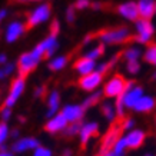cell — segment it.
Masks as SVG:
<instances>
[{"label": "cell", "mask_w": 156, "mask_h": 156, "mask_svg": "<svg viewBox=\"0 0 156 156\" xmlns=\"http://www.w3.org/2000/svg\"><path fill=\"white\" fill-rule=\"evenodd\" d=\"M14 69H16V65L14 63H6L5 66L0 67V80H3V79H6V77H9L10 75H13Z\"/></svg>", "instance_id": "f1b7e54d"}, {"label": "cell", "mask_w": 156, "mask_h": 156, "mask_svg": "<svg viewBox=\"0 0 156 156\" xmlns=\"http://www.w3.org/2000/svg\"><path fill=\"white\" fill-rule=\"evenodd\" d=\"M82 125L80 123H69V126L65 129V135L66 136H75L77 133H80Z\"/></svg>", "instance_id": "4dcf8cb0"}, {"label": "cell", "mask_w": 156, "mask_h": 156, "mask_svg": "<svg viewBox=\"0 0 156 156\" xmlns=\"http://www.w3.org/2000/svg\"><path fill=\"white\" fill-rule=\"evenodd\" d=\"M146 156H152V155H146Z\"/></svg>", "instance_id": "681fc988"}, {"label": "cell", "mask_w": 156, "mask_h": 156, "mask_svg": "<svg viewBox=\"0 0 156 156\" xmlns=\"http://www.w3.org/2000/svg\"><path fill=\"white\" fill-rule=\"evenodd\" d=\"M102 95H103V92H92L87 98H86L85 100H83V103H82V106L85 109H87V108H92V106H95L96 103H99V100H100V98H102Z\"/></svg>", "instance_id": "603a6c76"}, {"label": "cell", "mask_w": 156, "mask_h": 156, "mask_svg": "<svg viewBox=\"0 0 156 156\" xmlns=\"http://www.w3.org/2000/svg\"><path fill=\"white\" fill-rule=\"evenodd\" d=\"M92 7L95 10H99L100 7H102V3H98V2H96V3H92Z\"/></svg>", "instance_id": "7bdbcfd3"}, {"label": "cell", "mask_w": 156, "mask_h": 156, "mask_svg": "<svg viewBox=\"0 0 156 156\" xmlns=\"http://www.w3.org/2000/svg\"><path fill=\"white\" fill-rule=\"evenodd\" d=\"M0 156H13V153L7 151H0Z\"/></svg>", "instance_id": "b9f144b4"}, {"label": "cell", "mask_w": 156, "mask_h": 156, "mask_svg": "<svg viewBox=\"0 0 156 156\" xmlns=\"http://www.w3.org/2000/svg\"><path fill=\"white\" fill-rule=\"evenodd\" d=\"M92 39H93V36H92V34H89V36H86V37L83 39V43H85V44H87V43H89L90 40H92Z\"/></svg>", "instance_id": "ee69618b"}, {"label": "cell", "mask_w": 156, "mask_h": 156, "mask_svg": "<svg viewBox=\"0 0 156 156\" xmlns=\"http://www.w3.org/2000/svg\"><path fill=\"white\" fill-rule=\"evenodd\" d=\"M85 110L86 109L82 105H66L62 109L60 113L66 118L69 123H80L82 118L85 115Z\"/></svg>", "instance_id": "8fae6325"}, {"label": "cell", "mask_w": 156, "mask_h": 156, "mask_svg": "<svg viewBox=\"0 0 156 156\" xmlns=\"http://www.w3.org/2000/svg\"><path fill=\"white\" fill-rule=\"evenodd\" d=\"M12 118V109L10 108H2V110H0V119H2V122L7 123V120Z\"/></svg>", "instance_id": "d6a6232c"}, {"label": "cell", "mask_w": 156, "mask_h": 156, "mask_svg": "<svg viewBox=\"0 0 156 156\" xmlns=\"http://www.w3.org/2000/svg\"><path fill=\"white\" fill-rule=\"evenodd\" d=\"M42 43L43 49H44V57H52L53 55H55V52L57 50V48H59V43H57V36H48V37L44 39Z\"/></svg>", "instance_id": "44dd1931"}, {"label": "cell", "mask_w": 156, "mask_h": 156, "mask_svg": "<svg viewBox=\"0 0 156 156\" xmlns=\"http://www.w3.org/2000/svg\"><path fill=\"white\" fill-rule=\"evenodd\" d=\"M132 34L128 27L108 29L99 33V40L102 44H120V43H126Z\"/></svg>", "instance_id": "6da1fadb"}, {"label": "cell", "mask_w": 156, "mask_h": 156, "mask_svg": "<svg viewBox=\"0 0 156 156\" xmlns=\"http://www.w3.org/2000/svg\"><path fill=\"white\" fill-rule=\"evenodd\" d=\"M9 136H10V129L7 126V123L0 122V147L5 146V143Z\"/></svg>", "instance_id": "f546056e"}, {"label": "cell", "mask_w": 156, "mask_h": 156, "mask_svg": "<svg viewBox=\"0 0 156 156\" xmlns=\"http://www.w3.org/2000/svg\"><path fill=\"white\" fill-rule=\"evenodd\" d=\"M133 126H135V120L130 118H126L122 120V128L123 130H129V129H132Z\"/></svg>", "instance_id": "e575fe53"}, {"label": "cell", "mask_w": 156, "mask_h": 156, "mask_svg": "<svg viewBox=\"0 0 156 156\" xmlns=\"http://www.w3.org/2000/svg\"><path fill=\"white\" fill-rule=\"evenodd\" d=\"M50 32H52V36H57V33L60 32V23L57 20H53L52 24H50Z\"/></svg>", "instance_id": "d590c367"}, {"label": "cell", "mask_w": 156, "mask_h": 156, "mask_svg": "<svg viewBox=\"0 0 156 156\" xmlns=\"http://www.w3.org/2000/svg\"><path fill=\"white\" fill-rule=\"evenodd\" d=\"M40 146L39 145V140L34 139V137H22L19 140L12 145V151L16 152V153H23L26 151H30V149H37Z\"/></svg>", "instance_id": "9a60e30c"}, {"label": "cell", "mask_w": 156, "mask_h": 156, "mask_svg": "<svg viewBox=\"0 0 156 156\" xmlns=\"http://www.w3.org/2000/svg\"><path fill=\"white\" fill-rule=\"evenodd\" d=\"M126 86H128V82L123 79L122 76L115 75L113 77H110L106 83H105L103 87V95L108 96V98H120V96L125 93L126 90Z\"/></svg>", "instance_id": "3957f363"}, {"label": "cell", "mask_w": 156, "mask_h": 156, "mask_svg": "<svg viewBox=\"0 0 156 156\" xmlns=\"http://www.w3.org/2000/svg\"><path fill=\"white\" fill-rule=\"evenodd\" d=\"M63 156H72V152L69 149H66V151L63 152Z\"/></svg>", "instance_id": "bcb514c9"}, {"label": "cell", "mask_w": 156, "mask_h": 156, "mask_svg": "<svg viewBox=\"0 0 156 156\" xmlns=\"http://www.w3.org/2000/svg\"><path fill=\"white\" fill-rule=\"evenodd\" d=\"M19 2H23V3H26V2H32V0H19Z\"/></svg>", "instance_id": "c3c4849f"}, {"label": "cell", "mask_w": 156, "mask_h": 156, "mask_svg": "<svg viewBox=\"0 0 156 156\" xmlns=\"http://www.w3.org/2000/svg\"><path fill=\"white\" fill-rule=\"evenodd\" d=\"M69 126V122L66 120V118L62 113H57L56 116H53L52 119H49V122L44 125V129L48 130L49 133H57L62 132Z\"/></svg>", "instance_id": "4fadbf2b"}, {"label": "cell", "mask_w": 156, "mask_h": 156, "mask_svg": "<svg viewBox=\"0 0 156 156\" xmlns=\"http://www.w3.org/2000/svg\"><path fill=\"white\" fill-rule=\"evenodd\" d=\"M102 112H103L105 118L108 119V120H110V122H113L115 118H116V108H115L113 105H110L109 102L102 105Z\"/></svg>", "instance_id": "484cf974"}, {"label": "cell", "mask_w": 156, "mask_h": 156, "mask_svg": "<svg viewBox=\"0 0 156 156\" xmlns=\"http://www.w3.org/2000/svg\"><path fill=\"white\" fill-rule=\"evenodd\" d=\"M7 17V10L6 9H0V26H2V22Z\"/></svg>", "instance_id": "60d3db41"}, {"label": "cell", "mask_w": 156, "mask_h": 156, "mask_svg": "<svg viewBox=\"0 0 156 156\" xmlns=\"http://www.w3.org/2000/svg\"><path fill=\"white\" fill-rule=\"evenodd\" d=\"M123 132L122 128V120L120 122H113L112 126L109 128L108 133L102 139V145H100V155H103L106 152H110V149H113L119 139H120V133Z\"/></svg>", "instance_id": "7a4b0ae2"}, {"label": "cell", "mask_w": 156, "mask_h": 156, "mask_svg": "<svg viewBox=\"0 0 156 156\" xmlns=\"http://www.w3.org/2000/svg\"><path fill=\"white\" fill-rule=\"evenodd\" d=\"M6 63H9V62H7V55H6V53H0V67L5 66Z\"/></svg>", "instance_id": "f35d334b"}, {"label": "cell", "mask_w": 156, "mask_h": 156, "mask_svg": "<svg viewBox=\"0 0 156 156\" xmlns=\"http://www.w3.org/2000/svg\"><path fill=\"white\" fill-rule=\"evenodd\" d=\"M96 67H98L96 62L90 60V59H87V57H85V56L80 57V59L75 63L76 72H77L80 76H86V75L93 73V72H96Z\"/></svg>", "instance_id": "e0dca14e"}, {"label": "cell", "mask_w": 156, "mask_h": 156, "mask_svg": "<svg viewBox=\"0 0 156 156\" xmlns=\"http://www.w3.org/2000/svg\"><path fill=\"white\" fill-rule=\"evenodd\" d=\"M99 133V125L96 122H89V123H85L82 125V129H80V143H82V147H85L87 145V142L90 140V137L93 136H98Z\"/></svg>", "instance_id": "5bb4252c"}, {"label": "cell", "mask_w": 156, "mask_h": 156, "mask_svg": "<svg viewBox=\"0 0 156 156\" xmlns=\"http://www.w3.org/2000/svg\"><path fill=\"white\" fill-rule=\"evenodd\" d=\"M24 89H26V80L24 77H16L13 79L12 85H10V89H9V93L6 96L5 99V108H13L14 105L17 103V100L20 99V96L23 95Z\"/></svg>", "instance_id": "5b68a950"}, {"label": "cell", "mask_w": 156, "mask_h": 156, "mask_svg": "<svg viewBox=\"0 0 156 156\" xmlns=\"http://www.w3.org/2000/svg\"><path fill=\"white\" fill-rule=\"evenodd\" d=\"M143 96V90L140 86H136L133 82H128L126 90L125 93L120 96V99L123 102L125 109H133V106L136 105V102Z\"/></svg>", "instance_id": "8992f818"}, {"label": "cell", "mask_w": 156, "mask_h": 156, "mask_svg": "<svg viewBox=\"0 0 156 156\" xmlns=\"http://www.w3.org/2000/svg\"><path fill=\"white\" fill-rule=\"evenodd\" d=\"M50 17V5L49 3H42L36 6L30 13L27 14V23L26 27H36L39 24L44 23Z\"/></svg>", "instance_id": "277c9868"}, {"label": "cell", "mask_w": 156, "mask_h": 156, "mask_svg": "<svg viewBox=\"0 0 156 156\" xmlns=\"http://www.w3.org/2000/svg\"><path fill=\"white\" fill-rule=\"evenodd\" d=\"M90 6V2L89 0H76V5L75 7L76 9H86V7H89Z\"/></svg>", "instance_id": "74e56055"}, {"label": "cell", "mask_w": 156, "mask_h": 156, "mask_svg": "<svg viewBox=\"0 0 156 156\" xmlns=\"http://www.w3.org/2000/svg\"><path fill=\"white\" fill-rule=\"evenodd\" d=\"M137 10L140 19L149 20L156 13V2L155 0H139L137 2Z\"/></svg>", "instance_id": "2e32d148"}, {"label": "cell", "mask_w": 156, "mask_h": 156, "mask_svg": "<svg viewBox=\"0 0 156 156\" xmlns=\"http://www.w3.org/2000/svg\"><path fill=\"white\" fill-rule=\"evenodd\" d=\"M126 140H125V137H120L118 142H116V145L113 146V149H112V153H113V156H125V149H126Z\"/></svg>", "instance_id": "83f0119b"}, {"label": "cell", "mask_w": 156, "mask_h": 156, "mask_svg": "<svg viewBox=\"0 0 156 156\" xmlns=\"http://www.w3.org/2000/svg\"><path fill=\"white\" fill-rule=\"evenodd\" d=\"M135 27H136V42L137 43H149L151 39L153 37V32H155V27L153 24L151 23V20L146 19H139L135 23Z\"/></svg>", "instance_id": "52a82bcc"}, {"label": "cell", "mask_w": 156, "mask_h": 156, "mask_svg": "<svg viewBox=\"0 0 156 156\" xmlns=\"http://www.w3.org/2000/svg\"><path fill=\"white\" fill-rule=\"evenodd\" d=\"M153 108H155V99H153L152 96L143 95L142 98L136 102V105L133 106V110H135V112H139V113H147V112H151Z\"/></svg>", "instance_id": "d6986e66"}, {"label": "cell", "mask_w": 156, "mask_h": 156, "mask_svg": "<svg viewBox=\"0 0 156 156\" xmlns=\"http://www.w3.org/2000/svg\"><path fill=\"white\" fill-rule=\"evenodd\" d=\"M103 53H105V44L99 43V44H96L95 48L89 49V50L85 53V57H87L90 60H96V59H99Z\"/></svg>", "instance_id": "cb8c5ba5"}, {"label": "cell", "mask_w": 156, "mask_h": 156, "mask_svg": "<svg viewBox=\"0 0 156 156\" xmlns=\"http://www.w3.org/2000/svg\"><path fill=\"white\" fill-rule=\"evenodd\" d=\"M59 105H60V95L57 90H53L50 92V95L48 98V118L52 119L53 116L57 115V110H59Z\"/></svg>", "instance_id": "ffe728a7"}, {"label": "cell", "mask_w": 156, "mask_h": 156, "mask_svg": "<svg viewBox=\"0 0 156 156\" xmlns=\"http://www.w3.org/2000/svg\"><path fill=\"white\" fill-rule=\"evenodd\" d=\"M43 92H44V87H43V86L36 87V90H34V98H40V96L43 95Z\"/></svg>", "instance_id": "ab89813d"}, {"label": "cell", "mask_w": 156, "mask_h": 156, "mask_svg": "<svg viewBox=\"0 0 156 156\" xmlns=\"http://www.w3.org/2000/svg\"><path fill=\"white\" fill-rule=\"evenodd\" d=\"M118 12L122 17H125L129 22H133V20L137 22L140 19L139 17V10H137V3H135V2H125V3H122L118 7Z\"/></svg>", "instance_id": "7c38bea8"}, {"label": "cell", "mask_w": 156, "mask_h": 156, "mask_svg": "<svg viewBox=\"0 0 156 156\" xmlns=\"http://www.w3.org/2000/svg\"><path fill=\"white\" fill-rule=\"evenodd\" d=\"M100 156H113V153L112 152H106V153H103V155H100Z\"/></svg>", "instance_id": "7dc6e473"}, {"label": "cell", "mask_w": 156, "mask_h": 156, "mask_svg": "<svg viewBox=\"0 0 156 156\" xmlns=\"http://www.w3.org/2000/svg\"><path fill=\"white\" fill-rule=\"evenodd\" d=\"M145 132L143 130H139V129H135V130H130V132L125 136V140H126V146L129 149H137L143 142H145Z\"/></svg>", "instance_id": "ac0fdd59"}, {"label": "cell", "mask_w": 156, "mask_h": 156, "mask_svg": "<svg viewBox=\"0 0 156 156\" xmlns=\"http://www.w3.org/2000/svg\"><path fill=\"white\" fill-rule=\"evenodd\" d=\"M126 70H128L130 75H136L137 72L140 70V63H139V60L128 62V65H126Z\"/></svg>", "instance_id": "1f68e13d"}, {"label": "cell", "mask_w": 156, "mask_h": 156, "mask_svg": "<svg viewBox=\"0 0 156 156\" xmlns=\"http://www.w3.org/2000/svg\"><path fill=\"white\" fill-rule=\"evenodd\" d=\"M40 59L34 56L32 52H26L19 57L17 60V69H19V76L20 77H26V75H29L30 72H33L36 69V66L39 65Z\"/></svg>", "instance_id": "ba28073f"}, {"label": "cell", "mask_w": 156, "mask_h": 156, "mask_svg": "<svg viewBox=\"0 0 156 156\" xmlns=\"http://www.w3.org/2000/svg\"><path fill=\"white\" fill-rule=\"evenodd\" d=\"M10 136H13V137H17V136H19V130H17V129H13V130L10 132Z\"/></svg>", "instance_id": "f6af8a7d"}, {"label": "cell", "mask_w": 156, "mask_h": 156, "mask_svg": "<svg viewBox=\"0 0 156 156\" xmlns=\"http://www.w3.org/2000/svg\"><path fill=\"white\" fill-rule=\"evenodd\" d=\"M67 65V57L65 56H57V57H53L52 60L49 62V69L50 70H62L63 67Z\"/></svg>", "instance_id": "d4e9b609"}, {"label": "cell", "mask_w": 156, "mask_h": 156, "mask_svg": "<svg viewBox=\"0 0 156 156\" xmlns=\"http://www.w3.org/2000/svg\"><path fill=\"white\" fill-rule=\"evenodd\" d=\"M24 30H26V24L20 20H13L10 22L5 29V40L7 43H14L23 36Z\"/></svg>", "instance_id": "9c48e42d"}, {"label": "cell", "mask_w": 156, "mask_h": 156, "mask_svg": "<svg viewBox=\"0 0 156 156\" xmlns=\"http://www.w3.org/2000/svg\"><path fill=\"white\" fill-rule=\"evenodd\" d=\"M140 56H143V53L137 46H132V48L126 49V50L123 52V57L128 62H136V60H139Z\"/></svg>", "instance_id": "7402d4cb"}, {"label": "cell", "mask_w": 156, "mask_h": 156, "mask_svg": "<svg viewBox=\"0 0 156 156\" xmlns=\"http://www.w3.org/2000/svg\"><path fill=\"white\" fill-rule=\"evenodd\" d=\"M143 59H145V62H147L149 65L156 66V44H151V46L145 50Z\"/></svg>", "instance_id": "4316f807"}, {"label": "cell", "mask_w": 156, "mask_h": 156, "mask_svg": "<svg viewBox=\"0 0 156 156\" xmlns=\"http://www.w3.org/2000/svg\"><path fill=\"white\" fill-rule=\"evenodd\" d=\"M33 156H52V152L49 151L48 147L39 146L37 149H34V153H33Z\"/></svg>", "instance_id": "836d02e7"}, {"label": "cell", "mask_w": 156, "mask_h": 156, "mask_svg": "<svg viewBox=\"0 0 156 156\" xmlns=\"http://www.w3.org/2000/svg\"><path fill=\"white\" fill-rule=\"evenodd\" d=\"M75 12H76V9H75V6H70L69 9L66 10V19H67V22H73L75 20Z\"/></svg>", "instance_id": "8d00e7d4"}, {"label": "cell", "mask_w": 156, "mask_h": 156, "mask_svg": "<svg viewBox=\"0 0 156 156\" xmlns=\"http://www.w3.org/2000/svg\"><path fill=\"white\" fill-rule=\"evenodd\" d=\"M103 82V75H100L99 72H93L90 75L82 76L79 79V86L86 92H95Z\"/></svg>", "instance_id": "30bf717a"}]
</instances>
